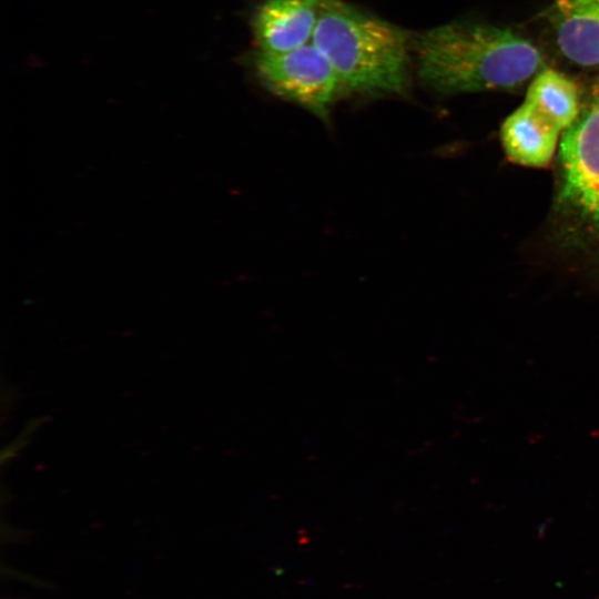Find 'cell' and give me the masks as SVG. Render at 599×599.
<instances>
[{"label":"cell","mask_w":599,"mask_h":599,"mask_svg":"<svg viewBox=\"0 0 599 599\" xmlns=\"http://www.w3.org/2000/svg\"><path fill=\"white\" fill-rule=\"evenodd\" d=\"M561 131L524 101L502 122L500 139L505 153L514 163L545 167L558 148Z\"/></svg>","instance_id":"8992f818"},{"label":"cell","mask_w":599,"mask_h":599,"mask_svg":"<svg viewBox=\"0 0 599 599\" xmlns=\"http://www.w3.org/2000/svg\"><path fill=\"white\" fill-rule=\"evenodd\" d=\"M552 23L565 58L582 67L599 65V0H556Z\"/></svg>","instance_id":"52a82bcc"},{"label":"cell","mask_w":599,"mask_h":599,"mask_svg":"<svg viewBox=\"0 0 599 599\" xmlns=\"http://www.w3.org/2000/svg\"><path fill=\"white\" fill-rule=\"evenodd\" d=\"M253 65L270 92L328 120L339 83L332 64L313 42L278 54L256 51Z\"/></svg>","instance_id":"277c9868"},{"label":"cell","mask_w":599,"mask_h":599,"mask_svg":"<svg viewBox=\"0 0 599 599\" xmlns=\"http://www.w3.org/2000/svg\"><path fill=\"white\" fill-rule=\"evenodd\" d=\"M322 0H264L252 18L257 52L278 54L312 42Z\"/></svg>","instance_id":"5b68a950"},{"label":"cell","mask_w":599,"mask_h":599,"mask_svg":"<svg viewBox=\"0 0 599 599\" xmlns=\"http://www.w3.org/2000/svg\"><path fill=\"white\" fill-rule=\"evenodd\" d=\"M420 82L439 93L508 90L544 69L539 49L510 29L450 21L413 40Z\"/></svg>","instance_id":"6da1fadb"},{"label":"cell","mask_w":599,"mask_h":599,"mask_svg":"<svg viewBox=\"0 0 599 599\" xmlns=\"http://www.w3.org/2000/svg\"><path fill=\"white\" fill-rule=\"evenodd\" d=\"M552 221L558 241L599 268V81L561 133Z\"/></svg>","instance_id":"3957f363"},{"label":"cell","mask_w":599,"mask_h":599,"mask_svg":"<svg viewBox=\"0 0 599 599\" xmlns=\"http://www.w3.org/2000/svg\"><path fill=\"white\" fill-rule=\"evenodd\" d=\"M312 42L338 83L362 94L408 89L413 40L403 28L342 0H322Z\"/></svg>","instance_id":"7a4b0ae2"},{"label":"cell","mask_w":599,"mask_h":599,"mask_svg":"<svg viewBox=\"0 0 599 599\" xmlns=\"http://www.w3.org/2000/svg\"><path fill=\"white\" fill-rule=\"evenodd\" d=\"M525 101L561 133L573 124L581 109L577 85L552 69H542L532 78Z\"/></svg>","instance_id":"ba28073f"}]
</instances>
